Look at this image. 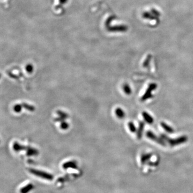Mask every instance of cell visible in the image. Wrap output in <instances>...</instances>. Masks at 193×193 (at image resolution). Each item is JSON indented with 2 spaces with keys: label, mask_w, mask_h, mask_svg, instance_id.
<instances>
[{
  "label": "cell",
  "mask_w": 193,
  "mask_h": 193,
  "mask_svg": "<svg viewBox=\"0 0 193 193\" xmlns=\"http://www.w3.org/2000/svg\"><path fill=\"white\" fill-rule=\"evenodd\" d=\"M160 136L163 138V140L166 142H167L171 147L183 144L184 143H186L188 140V138L186 136H182L174 139L169 138V137L165 134H161Z\"/></svg>",
  "instance_id": "obj_1"
},
{
  "label": "cell",
  "mask_w": 193,
  "mask_h": 193,
  "mask_svg": "<svg viewBox=\"0 0 193 193\" xmlns=\"http://www.w3.org/2000/svg\"><path fill=\"white\" fill-rule=\"evenodd\" d=\"M30 172L37 177H40V178H42L47 179V180H51L53 179V176L51 174L46 173L45 172H42L41 170H37L35 169H30Z\"/></svg>",
  "instance_id": "obj_2"
},
{
  "label": "cell",
  "mask_w": 193,
  "mask_h": 193,
  "mask_svg": "<svg viewBox=\"0 0 193 193\" xmlns=\"http://www.w3.org/2000/svg\"><path fill=\"white\" fill-rule=\"evenodd\" d=\"M157 87V85L156 83H151L149 85L147 90H146L144 95L142 96L141 98V100L142 101H144L147 100L149 99V98H151L152 96V92Z\"/></svg>",
  "instance_id": "obj_3"
},
{
  "label": "cell",
  "mask_w": 193,
  "mask_h": 193,
  "mask_svg": "<svg viewBox=\"0 0 193 193\" xmlns=\"http://www.w3.org/2000/svg\"><path fill=\"white\" fill-rule=\"evenodd\" d=\"M146 135L148 138H150L152 141L157 142V143L161 145L164 146V147H165L166 145V142L163 140L161 136L158 137L156 134H154L153 132H152L151 131H148L146 133Z\"/></svg>",
  "instance_id": "obj_4"
},
{
  "label": "cell",
  "mask_w": 193,
  "mask_h": 193,
  "mask_svg": "<svg viewBox=\"0 0 193 193\" xmlns=\"http://www.w3.org/2000/svg\"><path fill=\"white\" fill-rule=\"evenodd\" d=\"M128 29V27L126 25H119L111 27L110 31L113 32H126Z\"/></svg>",
  "instance_id": "obj_5"
},
{
  "label": "cell",
  "mask_w": 193,
  "mask_h": 193,
  "mask_svg": "<svg viewBox=\"0 0 193 193\" xmlns=\"http://www.w3.org/2000/svg\"><path fill=\"white\" fill-rule=\"evenodd\" d=\"M144 122H143V121L139 122L138 128L137 129V138L138 139H141L143 132L144 128Z\"/></svg>",
  "instance_id": "obj_6"
},
{
  "label": "cell",
  "mask_w": 193,
  "mask_h": 193,
  "mask_svg": "<svg viewBox=\"0 0 193 193\" xmlns=\"http://www.w3.org/2000/svg\"><path fill=\"white\" fill-rule=\"evenodd\" d=\"M152 154H142L141 156V163L142 165L147 164L150 161V158L152 157Z\"/></svg>",
  "instance_id": "obj_7"
},
{
  "label": "cell",
  "mask_w": 193,
  "mask_h": 193,
  "mask_svg": "<svg viewBox=\"0 0 193 193\" xmlns=\"http://www.w3.org/2000/svg\"><path fill=\"white\" fill-rule=\"evenodd\" d=\"M142 116H143V117L145 121L148 123L151 124L154 122L153 118L147 112H143L142 113Z\"/></svg>",
  "instance_id": "obj_8"
},
{
  "label": "cell",
  "mask_w": 193,
  "mask_h": 193,
  "mask_svg": "<svg viewBox=\"0 0 193 193\" xmlns=\"http://www.w3.org/2000/svg\"><path fill=\"white\" fill-rule=\"evenodd\" d=\"M161 126L164 128V130L166 132H168V133H170V134L173 133L174 131L173 128L172 127H171L170 125H168L165 122H161Z\"/></svg>",
  "instance_id": "obj_9"
},
{
  "label": "cell",
  "mask_w": 193,
  "mask_h": 193,
  "mask_svg": "<svg viewBox=\"0 0 193 193\" xmlns=\"http://www.w3.org/2000/svg\"><path fill=\"white\" fill-rule=\"evenodd\" d=\"M33 188H34V186L32 185V183L28 184L27 186L24 187L20 189V193H29V192H30L31 190L33 189Z\"/></svg>",
  "instance_id": "obj_10"
},
{
  "label": "cell",
  "mask_w": 193,
  "mask_h": 193,
  "mask_svg": "<svg viewBox=\"0 0 193 193\" xmlns=\"http://www.w3.org/2000/svg\"><path fill=\"white\" fill-rule=\"evenodd\" d=\"M142 17L143 18H145V19H150V20L156 19V16L149 12H144L142 14Z\"/></svg>",
  "instance_id": "obj_11"
},
{
  "label": "cell",
  "mask_w": 193,
  "mask_h": 193,
  "mask_svg": "<svg viewBox=\"0 0 193 193\" xmlns=\"http://www.w3.org/2000/svg\"><path fill=\"white\" fill-rule=\"evenodd\" d=\"M116 116L120 119L124 118L125 116V113L124 112V111L121 108H118L116 109Z\"/></svg>",
  "instance_id": "obj_12"
},
{
  "label": "cell",
  "mask_w": 193,
  "mask_h": 193,
  "mask_svg": "<svg viewBox=\"0 0 193 193\" xmlns=\"http://www.w3.org/2000/svg\"><path fill=\"white\" fill-rule=\"evenodd\" d=\"M123 89L124 92H125L127 94H130V93H132V89H131L130 87V86L128 84H125L123 85Z\"/></svg>",
  "instance_id": "obj_13"
},
{
  "label": "cell",
  "mask_w": 193,
  "mask_h": 193,
  "mask_svg": "<svg viewBox=\"0 0 193 193\" xmlns=\"http://www.w3.org/2000/svg\"><path fill=\"white\" fill-rule=\"evenodd\" d=\"M151 58H152L151 55H148L147 58H146L144 62H143V67H148V66H149L150 62L151 61Z\"/></svg>",
  "instance_id": "obj_14"
},
{
  "label": "cell",
  "mask_w": 193,
  "mask_h": 193,
  "mask_svg": "<svg viewBox=\"0 0 193 193\" xmlns=\"http://www.w3.org/2000/svg\"><path fill=\"white\" fill-rule=\"evenodd\" d=\"M128 127L129 130L132 132H135L136 131V128L133 122H130L128 123Z\"/></svg>",
  "instance_id": "obj_15"
},
{
  "label": "cell",
  "mask_w": 193,
  "mask_h": 193,
  "mask_svg": "<svg viewBox=\"0 0 193 193\" xmlns=\"http://www.w3.org/2000/svg\"><path fill=\"white\" fill-rule=\"evenodd\" d=\"M151 13L156 16V17H159L161 16V13H159V11H158L157 10H156L154 9H152L151 10Z\"/></svg>",
  "instance_id": "obj_16"
}]
</instances>
